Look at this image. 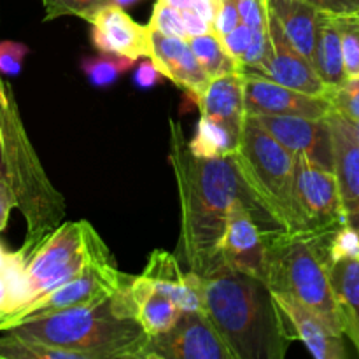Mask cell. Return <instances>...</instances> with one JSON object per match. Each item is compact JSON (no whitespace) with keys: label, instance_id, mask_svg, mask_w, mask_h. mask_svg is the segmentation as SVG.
I'll list each match as a JSON object with an SVG mask.
<instances>
[{"label":"cell","instance_id":"6da1fadb","mask_svg":"<svg viewBox=\"0 0 359 359\" xmlns=\"http://www.w3.org/2000/svg\"><path fill=\"white\" fill-rule=\"evenodd\" d=\"M168 160L177 182L181 205L179 252L191 272L207 276L223 263L219 248L231 205L245 200L258 210L259 217L266 216L242 181L233 154L226 158L195 156L177 121H170Z\"/></svg>","mask_w":359,"mask_h":359},{"label":"cell","instance_id":"7a4b0ae2","mask_svg":"<svg viewBox=\"0 0 359 359\" xmlns=\"http://www.w3.org/2000/svg\"><path fill=\"white\" fill-rule=\"evenodd\" d=\"M203 277L205 314L235 359H283L291 330L263 279L221 263Z\"/></svg>","mask_w":359,"mask_h":359},{"label":"cell","instance_id":"3957f363","mask_svg":"<svg viewBox=\"0 0 359 359\" xmlns=\"http://www.w3.org/2000/svg\"><path fill=\"white\" fill-rule=\"evenodd\" d=\"M132 279L100 304L28 319L4 333L77 351L88 359H142L149 335L135 318Z\"/></svg>","mask_w":359,"mask_h":359},{"label":"cell","instance_id":"277c9868","mask_svg":"<svg viewBox=\"0 0 359 359\" xmlns=\"http://www.w3.org/2000/svg\"><path fill=\"white\" fill-rule=\"evenodd\" d=\"M0 181L11 186L27 221L28 256L65 219V198L53 186L27 135L16 100L0 74Z\"/></svg>","mask_w":359,"mask_h":359},{"label":"cell","instance_id":"5b68a950","mask_svg":"<svg viewBox=\"0 0 359 359\" xmlns=\"http://www.w3.org/2000/svg\"><path fill=\"white\" fill-rule=\"evenodd\" d=\"M330 235L314 237L284 230L266 231L269 263L265 283L276 293L293 297L318 314L333 332L344 335L330 280Z\"/></svg>","mask_w":359,"mask_h":359},{"label":"cell","instance_id":"8992f818","mask_svg":"<svg viewBox=\"0 0 359 359\" xmlns=\"http://www.w3.org/2000/svg\"><path fill=\"white\" fill-rule=\"evenodd\" d=\"M233 161L259 210L279 230L294 233L297 154L245 114Z\"/></svg>","mask_w":359,"mask_h":359},{"label":"cell","instance_id":"52a82bcc","mask_svg":"<svg viewBox=\"0 0 359 359\" xmlns=\"http://www.w3.org/2000/svg\"><path fill=\"white\" fill-rule=\"evenodd\" d=\"M111 255L93 224L84 219L63 221L28 256V304L69 283L95 259Z\"/></svg>","mask_w":359,"mask_h":359},{"label":"cell","instance_id":"ba28073f","mask_svg":"<svg viewBox=\"0 0 359 359\" xmlns=\"http://www.w3.org/2000/svg\"><path fill=\"white\" fill-rule=\"evenodd\" d=\"M130 279L132 276L119 272L112 255L95 259L69 283L55 287L20 311L0 319V332H6L28 319L44 318L65 309L100 304L118 293Z\"/></svg>","mask_w":359,"mask_h":359},{"label":"cell","instance_id":"9c48e42d","mask_svg":"<svg viewBox=\"0 0 359 359\" xmlns=\"http://www.w3.org/2000/svg\"><path fill=\"white\" fill-rule=\"evenodd\" d=\"M294 233L325 237L347 223L339 181L333 170L297 154Z\"/></svg>","mask_w":359,"mask_h":359},{"label":"cell","instance_id":"30bf717a","mask_svg":"<svg viewBox=\"0 0 359 359\" xmlns=\"http://www.w3.org/2000/svg\"><path fill=\"white\" fill-rule=\"evenodd\" d=\"M142 359H235L205 312H182L174 328L149 337Z\"/></svg>","mask_w":359,"mask_h":359},{"label":"cell","instance_id":"8fae6325","mask_svg":"<svg viewBox=\"0 0 359 359\" xmlns=\"http://www.w3.org/2000/svg\"><path fill=\"white\" fill-rule=\"evenodd\" d=\"M259 214L245 200L231 205L228 214L226 230L221 241V262L230 269L249 273L258 279H266V231L259 223Z\"/></svg>","mask_w":359,"mask_h":359},{"label":"cell","instance_id":"7c38bea8","mask_svg":"<svg viewBox=\"0 0 359 359\" xmlns=\"http://www.w3.org/2000/svg\"><path fill=\"white\" fill-rule=\"evenodd\" d=\"M269 34H270V51L256 69L248 72L259 74L270 81L283 84V86L293 88L302 93L316 95V97H326L330 88L321 79L316 70L314 63L305 58L290 44L280 30L279 23L269 11Z\"/></svg>","mask_w":359,"mask_h":359},{"label":"cell","instance_id":"4fadbf2b","mask_svg":"<svg viewBox=\"0 0 359 359\" xmlns=\"http://www.w3.org/2000/svg\"><path fill=\"white\" fill-rule=\"evenodd\" d=\"M251 118L293 154H302L314 163L333 170L335 156L328 116L314 119L302 116L256 114Z\"/></svg>","mask_w":359,"mask_h":359},{"label":"cell","instance_id":"5bb4252c","mask_svg":"<svg viewBox=\"0 0 359 359\" xmlns=\"http://www.w3.org/2000/svg\"><path fill=\"white\" fill-rule=\"evenodd\" d=\"M242 74H244L245 114L302 116V118L321 119L332 111V104L326 97L302 93L255 72Z\"/></svg>","mask_w":359,"mask_h":359},{"label":"cell","instance_id":"9a60e30c","mask_svg":"<svg viewBox=\"0 0 359 359\" xmlns=\"http://www.w3.org/2000/svg\"><path fill=\"white\" fill-rule=\"evenodd\" d=\"M88 23L91 25V44L100 53L126 56L135 62L149 56V28L137 23L123 7L109 4Z\"/></svg>","mask_w":359,"mask_h":359},{"label":"cell","instance_id":"2e32d148","mask_svg":"<svg viewBox=\"0 0 359 359\" xmlns=\"http://www.w3.org/2000/svg\"><path fill=\"white\" fill-rule=\"evenodd\" d=\"M333 137V172L339 181L347 223L359 230V137L353 123L332 109L328 114Z\"/></svg>","mask_w":359,"mask_h":359},{"label":"cell","instance_id":"e0dca14e","mask_svg":"<svg viewBox=\"0 0 359 359\" xmlns=\"http://www.w3.org/2000/svg\"><path fill=\"white\" fill-rule=\"evenodd\" d=\"M149 28V56L158 69L175 86L184 88L193 97H200L210 83L209 74L196 60L188 39L167 37Z\"/></svg>","mask_w":359,"mask_h":359},{"label":"cell","instance_id":"ac0fdd59","mask_svg":"<svg viewBox=\"0 0 359 359\" xmlns=\"http://www.w3.org/2000/svg\"><path fill=\"white\" fill-rule=\"evenodd\" d=\"M293 340H300L316 359H344L347 356L344 335L333 332L318 314L293 297L272 291Z\"/></svg>","mask_w":359,"mask_h":359},{"label":"cell","instance_id":"d6986e66","mask_svg":"<svg viewBox=\"0 0 359 359\" xmlns=\"http://www.w3.org/2000/svg\"><path fill=\"white\" fill-rule=\"evenodd\" d=\"M142 276L153 286L177 304L181 312H205L203 300V277L191 272L184 273L179 265L177 256L156 249L149 255Z\"/></svg>","mask_w":359,"mask_h":359},{"label":"cell","instance_id":"ffe728a7","mask_svg":"<svg viewBox=\"0 0 359 359\" xmlns=\"http://www.w3.org/2000/svg\"><path fill=\"white\" fill-rule=\"evenodd\" d=\"M200 114L226 125L237 137H241L245 123L244 74L231 72L212 77L205 91L196 97Z\"/></svg>","mask_w":359,"mask_h":359},{"label":"cell","instance_id":"44dd1931","mask_svg":"<svg viewBox=\"0 0 359 359\" xmlns=\"http://www.w3.org/2000/svg\"><path fill=\"white\" fill-rule=\"evenodd\" d=\"M284 37L298 53L314 63L316 37L323 11L305 0H266Z\"/></svg>","mask_w":359,"mask_h":359},{"label":"cell","instance_id":"7402d4cb","mask_svg":"<svg viewBox=\"0 0 359 359\" xmlns=\"http://www.w3.org/2000/svg\"><path fill=\"white\" fill-rule=\"evenodd\" d=\"M132 298L137 321L149 337L167 333L174 328L182 314L177 304L158 291L142 273L132 279Z\"/></svg>","mask_w":359,"mask_h":359},{"label":"cell","instance_id":"603a6c76","mask_svg":"<svg viewBox=\"0 0 359 359\" xmlns=\"http://www.w3.org/2000/svg\"><path fill=\"white\" fill-rule=\"evenodd\" d=\"M330 280L342 332L359 354V259L330 263Z\"/></svg>","mask_w":359,"mask_h":359},{"label":"cell","instance_id":"cb8c5ba5","mask_svg":"<svg viewBox=\"0 0 359 359\" xmlns=\"http://www.w3.org/2000/svg\"><path fill=\"white\" fill-rule=\"evenodd\" d=\"M314 67L330 90L340 86L347 79L346 65H344L342 35H340L333 14L325 13V11H323L321 18H319Z\"/></svg>","mask_w":359,"mask_h":359},{"label":"cell","instance_id":"d4e9b609","mask_svg":"<svg viewBox=\"0 0 359 359\" xmlns=\"http://www.w3.org/2000/svg\"><path fill=\"white\" fill-rule=\"evenodd\" d=\"M241 137L235 135L226 125L207 116H200L196 132L188 147L198 158H226L237 149Z\"/></svg>","mask_w":359,"mask_h":359},{"label":"cell","instance_id":"484cf974","mask_svg":"<svg viewBox=\"0 0 359 359\" xmlns=\"http://www.w3.org/2000/svg\"><path fill=\"white\" fill-rule=\"evenodd\" d=\"M188 42L191 46L193 53H195L196 60L203 67V70L209 74L210 79L224 76V74L242 72L237 60L228 55L221 39L214 32L188 39Z\"/></svg>","mask_w":359,"mask_h":359},{"label":"cell","instance_id":"4316f807","mask_svg":"<svg viewBox=\"0 0 359 359\" xmlns=\"http://www.w3.org/2000/svg\"><path fill=\"white\" fill-rule=\"evenodd\" d=\"M0 359H88L77 351L49 346L37 340L20 339L4 333L0 337Z\"/></svg>","mask_w":359,"mask_h":359},{"label":"cell","instance_id":"83f0119b","mask_svg":"<svg viewBox=\"0 0 359 359\" xmlns=\"http://www.w3.org/2000/svg\"><path fill=\"white\" fill-rule=\"evenodd\" d=\"M135 60H130L126 56L107 55L102 53V56H88L81 62V69L86 74L88 81L97 88L111 86L118 81L121 74L132 69L135 65Z\"/></svg>","mask_w":359,"mask_h":359},{"label":"cell","instance_id":"f1b7e54d","mask_svg":"<svg viewBox=\"0 0 359 359\" xmlns=\"http://www.w3.org/2000/svg\"><path fill=\"white\" fill-rule=\"evenodd\" d=\"M342 35L344 65L347 77H359V11L347 14H333Z\"/></svg>","mask_w":359,"mask_h":359},{"label":"cell","instance_id":"f546056e","mask_svg":"<svg viewBox=\"0 0 359 359\" xmlns=\"http://www.w3.org/2000/svg\"><path fill=\"white\" fill-rule=\"evenodd\" d=\"M41 2L44 6V21L58 20L63 16H77L88 21L102 7L112 4V0H41Z\"/></svg>","mask_w":359,"mask_h":359},{"label":"cell","instance_id":"4dcf8cb0","mask_svg":"<svg viewBox=\"0 0 359 359\" xmlns=\"http://www.w3.org/2000/svg\"><path fill=\"white\" fill-rule=\"evenodd\" d=\"M332 109L349 121L359 123V77H347L340 86L326 95Z\"/></svg>","mask_w":359,"mask_h":359},{"label":"cell","instance_id":"1f68e13d","mask_svg":"<svg viewBox=\"0 0 359 359\" xmlns=\"http://www.w3.org/2000/svg\"><path fill=\"white\" fill-rule=\"evenodd\" d=\"M330 263L342 259H359V230L346 223L333 231L328 238Z\"/></svg>","mask_w":359,"mask_h":359},{"label":"cell","instance_id":"d6a6232c","mask_svg":"<svg viewBox=\"0 0 359 359\" xmlns=\"http://www.w3.org/2000/svg\"><path fill=\"white\" fill-rule=\"evenodd\" d=\"M147 27L167 35V37L188 39L181 11L161 2V0H156V4H154L153 14H151V20L147 23Z\"/></svg>","mask_w":359,"mask_h":359},{"label":"cell","instance_id":"836d02e7","mask_svg":"<svg viewBox=\"0 0 359 359\" xmlns=\"http://www.w3.org/2000/svg\"><path fill=\"white\" fill-rule=\"evenodd\" d=\"M241 13L242 23L252 30L269 28V4L266 0H235Z\"/></svg>","mask_w":359,"mask_h":359},{"label":"cell","instance_id":"e575fe53","mask_svg":"<svg viewBox=\"0 0 359 359\" xmlns=\"http://www.w3.org/2000/svg\"><path fill=\"white\" fill-rule=\"evenodd\" d=\"M223 42L224 49L228 51V55L233 56L237 62H241L242 56L248 53L249 46L252 44V39H255V30L248 25L241 23L237 28H233L231 32L224 34L223 37H219Z\"/></svg>","mask_w":359,"mask_h":359},{"label":"cell","instance_id":"d590c367","mask_svg":"<svg viewBox=\"0 0 359 359\" xmlns=\"http://www.w3.org/2000/svg\"><path fill=\"white\" fill-rule=\"evenodd\" d=\"M28 48L20 42H2L0 44V74L18 76L23 67V58L27 56Z\"/></svg>","mask_w":359,"mask_h":359},{"label":"cell","instance_id":"8d00e7d4","mask_svg":"<svg viewBox=\"0 0 359 359\" xmlns=\"http://www.w3.org/2000/svg\"><path fill=\"white\" fill-rule=\"evenodd\" d=\"M242 23L241 13L235 0H219V7H217L216 18L212 23V32L217 37H223L224 34L231 32Z\"/></svg>","mask_w":359,"mask_h":359},{"label":"cell","instance_id":"74e56055","mask_svg":"<svg viewBox=\"0 0 359 359\" xmlns=\"http://www.w3.org/2000/svg\"><path fill=\"white\" fill-rule=\"evenodd\" d=\"M163 79H167V77L163 76V72L158 69L153 60L140 62L135 67V72H133V83L140 90H153L158 84L163 83Z\"/></svg>","mask_w":359,"mask_h":359},{"label":"cell","instance_id":"f35d334b","mask_svg":"<svg viewBox=\"0 0 359 359\" xmlns=\"http://www.w3.org/2000/svg\"><path fill=\"white\" fill-rule=\"evenodd\" d=\"M161 2L179 11H193V13L200 14L203 20L209 21L210 25L214 23L217 7H219V0H161Z\"/></svg>","mask_w":359,"mask_h":359},{"label":"cell","instance_id":"ab89813d","mask_svg":"<svg viewBox=\"0 0 359 359\" xmlns=\"http://www.w3.org/2000/svg\"><path fill=\"white\" fill-rule=\"evenodd\" d=\"M319 11L332 14H347L359 11V0H305Z\"/></svg>","mask_w":359,"mask_h":359},{"label":"cell","instance_id":"60d3db41","mask_svg":"<svg viewBox=\"0 0 359 359\" xmlns=\"http://www.w3.org/2000/svg\"><path fill=\"white\" fill-rule=\"evenodd\" d=\"M181 14H182V21H184L188 39L198 37V35L212 32V25H210L207 20H203L200 14L193 13V11H181Z\"/></svg>","mask_w":359,"mask_h":359},{"label":"cell","instance_id":"b9f144b4","mask_svg":"<svg viewBox=\"0 0 359 359\" xmlns=\"http://www.w3.org/2000/svg\"><path fill=\"white\" fill-rule=\"evenodd\" d=\"M13 207H16V198H14L13 189H11L7 182L0 181V231L7 226Z\"/></svg>","mask_w":359,"mask_h":359},{"label":"cell","instance_id":"7bdbcfd3","mask_svg":"<svg viewBox=\"0 0 359 359\" xmlns=\"http://www.w3.org/2000/svg\"><path fill=\"white\" fill-rule=\"evenodd\" d=\"M6 300H7V286H6V279H4L2 272H0V312H2L4 307H6Z\"/></svg>","mask_w":359,"mask_h":359},{"label":"cell","instance_id":"ee69618b","mask_svg":"<svg viewBox=\"0 0 359 359\" xmlns=\"http://www.w3.org/2000/svg\"><path fill=\"white\" fill-rule=\"evenodd\" d=\"M139 2H142V0H112V4L123 7V9H128V7L135 6V4H139Z\"/></svg>","mask_w":359,"mask_h":359},{"label":"cell","instance_id":"f6af8a7d","mask_svg":"<svg viewBox=\"0 0 359 359\" xmlns=\"http://www.w3.org/2000/svg\"><path fill=\"white\" fill-rule=\"evenodd\" d=\"M6 258H7V252L4 251V248L0 245V272H2L4 265H6Z\"/></svg>","mask_w":359,"mask_h":359},{"label":"cell","instance_id":"bcb514c9","mask_svg":"<svg viewBox=\"0 0 359 359\" xmlns=\"http://www.w3.org/2000/svg\"><path fill=\"white\" fill-rule=\"evenodd\" d=\"M353 123V121H351ZM353 126H354V130H356V133H358V137H359V123H353Z\"/></svg>","mask_w":359,"mask_h":359}]
</instances>
